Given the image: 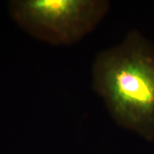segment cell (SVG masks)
I'll use <instances>...</instances> for the list:
<instances>
[{
	"label": "cell",
	"instance_id": "obj_1",
	"mask_svg": "<svg viewBox=\"0 0 154 154\" xmlns=\"http://www.w3.org/2000/svg\"><path fill=\"white\" fill-rule=\"evenodd\" d=\"M92 86L113 120L147 140L154 139V46L138 31L98 54Z\"/></svg>",
	"mask_w": 154,
	"mask_h": 154
},
{
	"label": "cell",
	"instance_id": "obj_2",
	"mask_svg": "<svg viewBox=\"0 0 154 154\" xmlns=\"http://www.w3.org/2000/svg\"><path fill=\"white\" fill-rule=\"evenodd\" d=\"M109 10L104 0H16L9 4L11 17L23 30L56 46L79 42Z\"/></svg>",
	"mask_w": 154,
	"mask_h": 154
}]
</instances>
